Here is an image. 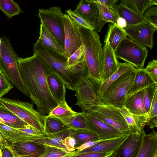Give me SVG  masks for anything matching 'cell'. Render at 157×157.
I'll list each match as a JSON object with an SVG mask.
<instances>
[{
	"label": "cell",
	"mask_w": 157,
	"mask_h": 157,
	"mask_svg": "<svg viewBox=\"0 0 157 157\" xmlns=\"http://www.w3.org/2000/svg\"><path fill=\"white\" fill-rule=\"evenodd\" d=\"M157 90V83L152 84L143 89V100L145 110L147 114L154 94Z\"/></svg>",
	"instance_id": "74e56055"
},
{
	"label": "cell",
	"mask_w": 157,
	"mask_h": 157,
	"mask_svg": "<svg viewBox=\"0 0 157 157\" xmlns=\"http://www.w3.org/2000/svg\"><path fill=\"white\" fill-rule=\"evenodd\" d=\"M47 81L50 93L59 103L66 102L65 85L61 78L52 71L47 76Z\"/></svg>",
	"instance_id": "d6986e66"
},
{
	"label": "cell",
	"mask_w": 157,
	"mask_h": 157,
	"mask_svg": "<svg viewBox=\"0 0 157 157\" xmlns=\"http://www.w3.org/2000/svg\"><path fill=\"white\" fill-rule=\"evenodd\" d=\"M1 43V38H0V45Z\"/></svg>",
	"instance_id": "6f0895ef"
},
{
	"label": "cell",
	"mask_w": 157,
	"mask_h": 157,
	"mask_svg": "<svg viewBox=\"0 0 157 157\" xmlns=\"http://www.w3.org/2000/svg\"><path fill=\"white\" fill-rule=\"evenodd\" d=\"M84 59L88 70L87 77L99 86L102 82L103 49L98 33L79 27Z\"/></svg>",
	"instance_id": "3957f363"
},
{
	"label": "cell",
	"mask_w": 157,
	"mask_h": 157,
	"mask_svg": "<svg viewBox=\"0 0 157 157\" xmlns=\"http://www.w3.org/2000/svg\"><path fill=\"white\" fill-rule=\"evenodd\" d=\"M59 119L71 129L90 130L85 114L82 112L77 113L74 115Z\"/></svg>",
	"instance_id": "f546056e"
},
{
	"label": "cell",
	"mask_w": 157,
	"mask_h": 157,
	"mask_svg": "<svg viewBox=\"0 0 157 157\" xmlns=\"http://www.w3.org/2000/svg\"><path fill=\"white\" fill-rule=\"evenodd\" d=\"M95 2L99 3L112 9L119 1L118 0H93Z\"/></svg>",
	"instance_id": "c3c4849f"
},
{
	"label": "cell",
	"mask_w": 157,
	"mask_h": 157,
	"mask_svg": "<svg viewBox=\"0 0 157 157\" xmlns=\"http://www.w3.org/2000/svg\"><path fill=\"white\" fill-rule=\"evenodd\" d=\"M145 132H130L114 152L115 157H136L140 148Z\"/></svg>",
	"instance_id": "4fadbf2b"
},
{
	"label": "cell",
	"mask_w": 157,
	"mask_h": 157,
	"mask_svg": "<svg viewBox=\"0 0 157 157\" xmlns=\"http://www.w3.org/2000/svg\"><path fill=\"white\" fill-rule=\"evenodd\" d=\"M0 123H2L4 124V121L0 117Z\"/></svg>",
	"instance_id": "db71d44e"
},
{
	"label": "cell",
	"mask_w": 157,
	"mask_h": 157,
	"mask_svg": "<svg viewBox=\"0 0 157 157\" xmlns=\"http://www.w3.org/2000/svg\"><path fill=\"white\" fill-rule=\"evenodd\" d=\"M0 132L10 144L32 141L35 136H30L17 128L0 123Z\"/></svg>",
	"instance_id": "44dd1931"
},
{
	"label": "cell",
	"mask_w": 157,
	"mask_h": 157,
	"mask_svg": "<svg viewBox=\"0 0 157 157\" xmlns=\"http://www.w3.org/2000/svg\"><path fill=\"white\" fill-rule=\"evenodd\" d=\"M111 154L112 153L92 152L82 153L75 152L71 157H105Z\"/></svg>",
	"instance_id": "bcb514c9"
},
{
	"label": "cell",
	"mask_w": 157,
	"mask_h": 157,
	"mask_svg": "<svg viewBox=\"0 0 157 157\" xmlns=\"http://www.w3.org/2000/svg\"><path fill=\"white\" fill-rule=\"evenodd\" d=\"M0 117L4 121V124L14 128H24L31 127L0 103Z\"/></svg>",
	"instance_id": "4316f807"
},
{
	"label": "cell",
	"mask_w": 157,
	"mask_h": 157,
	"mask_svg": "<svg viewBox=\"0 0 157 157\" xmlns=\"http://www.w3.org/2000/svg\"><path fill=\"white\" fill-rule=\"evenodd\" d=\"M127 37L123 29L118 27L115 23L109 24L105 36L104 42H108L115 52L121 42Z\"/></svg>",
	"instance_id": "484cf974"
},
{
	"label": "cell",
	"mask_w": 157,
	"mask_h": 157,
	"mask_svg": "<svg viewBox=\"0 0 157 157\" xmlns=\"http://www.w3.org/2000/svg\"><path fill=\"white\" fill-rule=\"evenodd\" d=\"M74 11L81 15L97 33L100 32L106 23L102 20L98 6L93 0H81Z\"/></svg>",
	"instance_id": "7c38bea8"
},
{
	"label": "cell",
	"mask_w": 157,
	"mask_h": 157,
	"mask_svg": "<svg viewBox=\"0 0 157 157\" xmlns=\"http://www.w3.org/2000/svg\"><path fill=\"white\" fill-rule=\"evenodd\" d=\"M143 16L149 23L157 29V6H153L147 9Z\"/></svg>",
	"instance_id": "b9f144b4"
},
{
	"label": "cell",
	"mask_w": 157,
	"mask_h": 157,
	"mask_svg": "<svg viewBox=\"0 0 157 157\" xmlns=\"http://www.w3.org/2000/svg\"><path fill=\"white\" fill-rule=\"evenodd\" d=\"M117 108L125 120L130 132L139 134L144 130L146 116L132 113L123 106Z\"/></svg>",
	"instance_id": "ffe728a7"
},
{
	"label": "cell",
	"mask_w": 157,
	"mask_h": 157,
	"mask_svg": "<svg viewBox=\"0 0 157 157\" xmlns=\"http://www.w3.org/2000/svg\"><path fill=\"white\" fill-rule=\"evenodd\" d=\"M78 106L84 113L92 115L124 134L130 133L125 120L117 109L103 102L98 96L94 101Z\"/></svg>",
	"instance_id": "277c9868"
},
{
	"label": "cell",
	"mask_w": 157,
	"mask_h": 157,
	"mask_svg": "<svg viewBox=\"0 0 157 157\" xmlns=\"http://www.w3.org/2000/svg\"><path fill=\"white\" fill-rule=\"evenodd\" d=\"M132 64L128 63H120L117 70L109 77L103 82L96 90L98 95L102 94L113 82L125 73L135 69Z\"/></svg>",
	"instance_id": "f1b7e54d"
},
{
	"label": "cell",
	"mask_w": 157,
	"mask_h": 157,
	"mask_svg": "<svg viewBox=\"0 0 157 157\" xmlns=\"http://www.w3.org/2000/svg\"><path fill=\"white\" fill-rule=\"evenodd\" d=\"M19 58L8 38L2 37L0 45V70L17 89L24 94L28 96V93L19 71Z\"/></svg>",
	"instance_id": "5b68a950"
},
{
	"label": "cell",
	"mask_w": 157,
	"mask_h": 157,
	"mask_svg": "<svg viewBox=\"0 0 157 157\" xmlns=\"http://www.w3.org/2000/svg\"><path fill=\"white\" fill-rule=\"evenodd\" d=\"M120 2L135 13L141 15H143L148 8L157 5V0H121Z\"/></svg>",
	"instance_id": "4dcf8cb0"
},
{
	"label": "cell",
	"mask_w": 157,
	"mask_h": 157,
	"mask_svg": "<svg viewBox=\"0 0 157 157\" xmlns=\"http://www.w3.org/2000/svg\"><path fill=\"white\" fill-rule=\"evenodd\" d=\"M112 10L118 17H121L125 19L127 25H133L143 21L148 22L143 15L135 13L121 2L115 5Z\"/></svg>",
	"instance_id": "cb8c5ba5"
},
{
	"label": "cell",
	"mask_w": 157,
	"mask_h": 157,
	"mask_svg": "<svg viewBox=\"0 0 157 157\" xmlns=\"http://www.w3.org/2000/svg\"><path fill=\"white\" fill-rule=\"evenodd\" d=\"M7 143V140L4 138L0 132V144L3 146Z\"/></svg>",
	"instance_id": "816d5d0a"
},
{
	"label": "cell",
	"mask_w": 157,
	"mask_h": 157,
	"mask_svg": "<svg viewBox=\"0 0 157 157\" xmlns=\"http://www.w3.org/2000/svg\"><path fill=\"white\" fill-rule=\"evenodd\" d=\"M45 152L40 157H71L75 152H69L61 148L45 145Z\"/></svg>",
	"instance_id": "8d00e7d4"
},
{
	"label": "cell",
	"mask_w": 157,
	"mask_h": 157,
	"mask_svg": "<svg viewBox=\"0 0 157 157\" xmlns=\"http://www.w3.org/2000/svg\"><path fill=\"white\" fill-rule=\"evenodd\" d=\"M10 144L16 157H40L45 152V145L32 141Z\"/></svg>",
	"instance_id": "9a60e30c"
},
{
	"label": "cell",
	"mask_w": 157,
	"mask_h": 157,
	"mask_svg": "<svg viewBox=\"0 0 157 157\" xmlns=\"http://www.w3.org/2000/svg\"><path fill=\"white\" fill-rule=\"evenodd\" d=\"M143 89L127 97L123 106L132 113L147 117L143 100Z\"/></svg>",
	"instance_id": "7402d4cb"
},
{
	"label": "cell",
	"mask_w": 157,
	"mask_h": 157,
	"mask_svg": "<svg viewBox=\"0 0 157 157\" xmlns=\"http://www.w3.org/2000/svg\"><path fill=\"white\" fill-rule=\"evenodd\" d=\"M0 103L30 126L44 132L46 115L35 110L33 104L2 97Z\"/></svg>",
	"instance_id": "8992f818"
},
{
	"label": "cell",
	"mask_w": 157,
	"mask_h": 157,
	"mask_svg": "<svg viewBox=\"0 0 157 157\" xmlns=\"http://www.w3.org/2000/svg\"><path fill=\"white\" fill-rule=\"evenodd\" d=\"M105 157H115V156L114 153H113Z\"/></svg>",
	"instance_id": "f5cc1de1"
},
{
	"label": "cell",
	"mask_w": 157,
	"mask_h": 157,
	"mask_svg": "<svg viewBox=\"0 0 157 157\" xmlns=\"http://www.w3.org/2000/svg\"><path fill=\"white\" fill-rule=\"evenodd\" d=\"M154 83H156L147 73L144 69L136 68L135 77L127 93V98Z\"/></svg>",
	"instance_id": "d4e9b609"
},
{
	"label": "cell",
	"mask_w": 157,
	"mask_h": 157,
	"mask_svg": "<svg viewBox=\"0 0 157 157\" xmlns=\"http://www.w3.org/2000/svg\"><path fill=\"white\" fill-rule=\"evenodd\" d=\"M69 128L59 118L46 115L44 128L45 134L56 133Z\"/></svg>",
	"instance_id": "1f68e13d"
},
{
	"label": "cell",
	"mask_w": 157,
	"mask_h": 157,
	"mask_svg": "<svg viewBox=\"0 0 157 157\" xmlns=\"http://www.w3.org/2000/svg\"><path fill=\"white\" fill-rule=\"evenodd\" d=\"M148 53L146 47L128 37L121 42L115 52L116 57L132 65L137 69L143 68Z\"/></svg>",
	"instance_id": "ba28073f"
},
{
	"label": "cell",
	"mask_w": 157,
	"mask_h": 157,
	"mask_svg": "<svg viewBox=\"0 0 157 157\" xmlns=\"http://www.w3.org/2000/svg\"><path fill=\"white\" fill-rule=\"evenodd\" d=\"M64 27L63 54L68 58L82 45L79 27L67 14L63 17Z\"/></svg>",
	"instance_id": "8fae6325"
},
{
	"label": "cell",
	"mask_w": 157,
	"mask_h": 157,
	"mask_svg": "<svg viewBox=\"0 0 157 157\" xmlns=\"http://www.w3.org/2000/svg\"><path fill=\"white\" fill-rule=\"evenodd\" d=\"M144 136L141 145L136 157H157V132L154 129Z\"/></svg>",
	"instance_id": "603a6c76"
},
{
	"label": "cell",
	"mask_w": 157,
	"mask_h": 157,
	"mask_svg": "<svg viewBox=\"0 0 157 157\" xmlns=\"http://www.w3.org/2000/svg\"><path fill=\"white\" fill-rule=\"evenodd\" d=\"M3 146L2 144H0V149H1L2 150L3 149Z\"/></svg>",
	"instance_id": "11a10c76"
},
{
	"label": "cell",
	"mask_w": 157,
	"mask_h": 157,
	"mask_svg": "<svg viewBox=\"0 0 157 157\" xmlns=\"http://www.w3.org/2000/svg\"><path fill=\"white\" fill-rule=\"evenodd\" d=\"M18 64L28 95L36 105L38 112L43 115H48L59 104L52 96L47 83V75L52 70L43 59L34 53L28 58L19 57Z\"/></svg>",
	"instance_id": "6da1fadb"
},
{
	"label": "cell",
	"mask_w": 157,
	"mask_h": 157,
	"mask_svg": "<svg viewBox=\"0 0 157 157\" xmlns=\"http://www.w3.org/2000/svg\"><path fill=\"white\" fill-rule=\"evenodd\" d=\"M136 68L120 76L98 95L103 102L116 108L123 106L127 93L134 80Z\"/></svg>",
	"instance_id": "52a82bcc"
},
{
	"label": "cell",
	"mask_w": 157,
	"mask_h": 157,
	"mask_svg": "<svg viewBox=\"0 0 157 157\" xmlns=\"http://www.w3.org/2000/svg\"><path fill=\"white\" fill-rule=\"evenodd\" d=\"M102 64V82L109 77L117 69L120 62L118 61L109 43L105 42L103 48Z\"/></svg>",
	"instance_id": "2e32d148"
},
{
	"label": "cell",
	"mask_w": 157,
	"mask_h": 157,
	"mask_svg": "<svg viewBox=\"0 0 157 157\" xmlns=\"http://www.w3.org/2000/svg\"><path fill=\"white\" fill-rule=\"evenodd\" d=\"M71 130L69 128L56 133L36 136L32 141L44 145L58 147L69 151L65 146L64 140L70 135Z\"/></svg>",
	"instance_id": "ac0fdd59"
},
{
	"label": "cell",
	"mask_w": 157,
	"mask_h": 157,
	"mask_svg": "<svg viewBox=\"0 0 157 157\" xmlns=\"http://www.w3.org/2000/svg\"><path fill=\"white\" fill-rule=\"evenodd\" d=\"M116 24L119 27L124 29L127 25L126 21L121 17H118L117 20Z\"/></svg>",
	"instance_id": "f907efd6"
},
{
	"label": "cell",
	"mask_w": 157,
	"mask_h": 157,
	"mask_svg": "<svg viewBox=\"0 0 157 157\" xmlns=\"http://www.w3.org/2000/svg\"><path fill=\"white\" fill-rule=\"evenodd\" d=\"M144 70L154 82L157 83V60L149 62Z\"/></svg>",
	"instance_id": "ee69618b"
},
{
	"label": "cell",
	"mask_w": 157,
	"mask_h": 157,
	"mask_svg": "<svg viewBox=\"0 0 157 157\" xmlns=\"http://www.w3.org/2000/svg\"><path fill=\"white\" fill-rule=\"evenodd\" d=\"M2 157H16L11 146L8 143L3 145Z\"/></svg>",
	"instance_id": "7dc6e473"
},
{
	"label": "cell",
	"mask_w": 157,
	"mask_h": 157,
	"mask_svg": "<svg viewBox=\"0 0 157 157\" xmlns=\"http://www.w3.org/2000/svg\"><path fill=\"white\" fill-rule=\"evenodd\" d=\"M103 140H99L94 141H90L86 142L81 146L76 147L75 148L76 151H79L83 149L92 147L98 143Z\"/></svg>",
	"instance_id": "681fc988"
},
{
	"label": "cell",
	"mask_w": 157,
	"mask_h": 157,
	"mask_svg": "<svg viewBox=\"0 0 157 157\" xmlns=\"http://www.w3.org/2000/svg\"><path fill=\"white\" fill-rule=\"evenodd\" d=\"M128 135L123 134L115 138L102 140L94 146L76 153L86 152L114 153V152L124 140Z\"/></svg>",
	"instance_id": "e0dca14e"
},
{
	"label": "cell",
	"mask_w": 157,
	"mask_h": 157,
	"mask_svg": "<svg viewBox=\"0 0 157 157\" xmlns=\"http://www.w3.org/2000/svg\"><path fill=\"white\" fill-rule=\"evenodd\" d=\"M34 53L36 54L47 63L52 71L65 83L66 88L74 91L81 77L88 74L84 59L77 64L69 67L68 58L46 46L38 39L34 44Z\"/></svg>",
	"instance_id": "7a4b0ae2"
},
{
	"label": "cell",
	"mask_w": 157,
	"mask_h": 157,
	"mask_svg": "<svg viewBox=\"0 0 157 157\" xmlns=\"http://www.w3.org/2000/svg\"><path fill=\"white\" fill-rule=\"evenodd\" d=\"M70 136L76 141L75 148L86 142L100 140L98 135L90 130H72Z\"/></svg>",
	"instance_id": "d6a6232c"
},
{
	"label": "cell",
	"mask_w": 157,
	"mask_h": 157,
	"mask_svg": "<svg viewBox=\"0 0 157 157\" xmlns=\"http://www.w3.org/2000/svg\"><path fill=\"white\" fill-rule=\"evenodd\" d=\"M64 14L58 6H52L48 9H40L38 16L43 23L64 49V27L63 17Z\"/></svg>",
	"instance_id": "9c48e42d"
},
{
	"label": "cell",
	"mask_w": 157,
	"mask_h": 157,
	"mask_svg": "<svg viewBox=\"0 0 157 157\" xmlns=\"http://www.w3.org/2000/svg\"><path fill=\"white\" fill-rule=\"evenodd\" d=\"M70 18L80 27L94 30V28L81 15L69 9L66 11Z\"/></svg>",
	"instance_id": "f35d334b"
},
{
	"label": "cell",
	"mask_w": 157,
	"mask_h": 157,
	"mask_svg": "<svg viewBox=\"0 0 157 157\" xmlns=\"http://www.w3.org/2000/svg\"><path fill=\"white\" fill-rule=\"evenodd\" d=\"M123 29L128 38L133 41L146 48H153V36L157 29L148 22L127 25Z\"/></svg>",
	"instance_id": "30bf717a"
},
{
	"label": "cell",
	"mask_w": 157,
	"mask_h": 157,
	"mask_svg": "<svg viewBox=\"0 0 157 157\" xmlns=\"http://www.w3.org/2000/svg\"><path fill=\"white\" fill-rule=\"evenodd\" d=\"M13 88L11 83L0 70V98L8 93Z\"/></svg>",
	"instance_id": "7bdbcfd3"
},
{
	"label": "cell",
	"mask_w": 157,
	"mask_h": 157,
	"mask_svg": "<svg viewBox=\"0 0 157 157\" xmlns=\"http://www.w3.org/2000/svg\"><path fill=\"white\" fill-rule=\"evenodd\" d=\"M89 129L96 133L100 140H106L124 134L121 132L99 119L85 114Z\"/></svg>",
	"instance_id": "5bb4252c"
},
{
	"label": "cell",
	"mask_w": 157,
	"mask_h": 157,
	"mask_svg": "<svg viewBox=\"0 0 157 157\" xmlns=\"http://www.w3.org/2000/svg\"><path fill=\"white\" fill-rule=\"evenodd\" d=\"M84 59L82 45L68 58L67 64L70 67L79 63Z\"/></svg>",
	"instance_id": "60d3db41"
},
{
	"label": "cell",
	"mask_w": 157,
	"mask_h": 157,
	"mask_svg": "<svg viewBox=\"0 0 157 157\" xmlns=\"http://www.w3.org/2000/svg\"><path fill=\"white\" fill-rule=\"evenodd\" d=\"M145 125L148 126L152 129L157 126V90L155 92L147 114Z\"/></svg>",
	"instance_id": "e575fe53"
},
{
	"label": "cell",
	"mask_w": 157,
	"mask_h": 157,
	"mask_svg": "<svg viewBox=\"0 0 157 157\" xmlns=\"http://www.w3.org/2000/svg\"><path fill=\"white\" fill-rule=\"evenodd\" d=\"M47 47L60 54L63 55V49L46 27L40 23L39 38Z\"/></svg>",
	"instance_id": "83f0119b"
},
{
	"label": "cell",
	"mask_w": 157,
	"mask_h": 157,
	"mask_svg": "<svg viewBox=\"0 0 157 157\" xmlns=\"http://www.w3.org/2000/svg\"><path fill=\"white\" fill-rule=\"evenodd\" d=\"M65 146L69 152H73L75 150L76 144L75 139L70 135L66 137L64 140Z\"/></svg>",
	"instance_id": "f6af8a7d"
},
{
	"label": "cell",
	"mask_w": 157,
	"mask_h": 157,
	"mask_svg": "<svg viewBox=\"0 0 157 157\" xmlns=\"http://www.w3.org/2000/svg\"><path fill=\"white\" fill-rule=\"evenodd\" d=\"M2 150L0 149V157H2Z\"/></svg>",
	"instance_id": "9f6ffc18"
},
{
	"label": "cell",
	"mask_w": 157,
	"mask_h": 157,
	"mask_svg": "<svg viewBox=\"0 0 157 157\" xmlns=\"http://www.w3.org/2000/svg\"><path fill=\"white\" fill-rule=\"evenodd\" d=\"M95 3L99 8L102 20L106 23L109 22L116 24L118 17L114 11L99 3Z\"/></svg>",
	"instance_id": "ab89813d"
},
{
	"label": "cell",
	"mask_w": 157,
	"mask_h": 157,
	"mask_svg": "<svg viewBox=\"0 0 157 157\" xmlns=\"http://www.w3.org/2000/svg\"><path fill=\"white\" fill-rule=\"evenodd\" d=\"M77 113L74 111L66 102L59 103L48 116L59 118L70 116Z\"/></svg>",
	"instance_id": "d590c367"
},
{
	"label": "cell",
	"mask_w": 157,
	"mask_h": 157,
	"mask_svg": "<svg viewBox=\"0 0 157 157\" xmlns=\"http://www.w3.org/2000/svg\"><path fill=\"white\" fill-rule=\"evenodd\" d=\"M0 10L9 18L22 12L18 4L12 0H0Z\"/></svg>",
	"instance_id": "836d02e7"
}]
</instances>
